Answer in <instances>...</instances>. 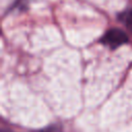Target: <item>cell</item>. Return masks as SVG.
<instances>
[{"mask_svg":"<svg viewBox=\"0 0 132 132\" xmlns=\"http://www.w3.org/2000/svg\"><path fill=\"white\" fill-rule=\"evenodd\" d=\"M127 41H128L127 34L123 30L118 28H112L108 30L101 38V42L111 48L119 47L120 45L126 43Z\"/></svg>","mask_w":132,"mask_h":132,"instance_id":"cell-1","label":"cell"},{"mask_svg":"<svg viewBox=\"0 0 132 132\" xmlns=\"http://www.w3.org/2000/svg\"><path fill=\"white\" fill-rule=\"evenodd\" d=\"M120 20L129 28H132V10H126L120 14Z\"/></svg>","mask_w":132,"mask_h":132,"instance_id":"cell-2","label":"cell"},{"mask_svg":"<svg viewBox=\"0 0 132 132\" xmlns=\"http://www.w3.org/2000/svg\"><path fill=\"white\" fill-rule=\"evenodd\" d=\"M15 6L18 8H21V9H26V6L28 4V1L27 0H16L15 1Z\"/></svg>","mask_w":132,"mask_h":132,"instance_id":"cell-3","label":"cell"},{"mask_svg":"<svg viewBox=\"0 0 132 132\" xmlns=\"http://www.w3.org/2000/svg\"><path fill=\"white\" fill-rule=\"evenodd\" d=\"M2 132H10V131H7V130H2Z\"/></svg>","mask_w":132,"mask_h":132,"instance_id":"cell-4","label":"cell"}]
</instances>
